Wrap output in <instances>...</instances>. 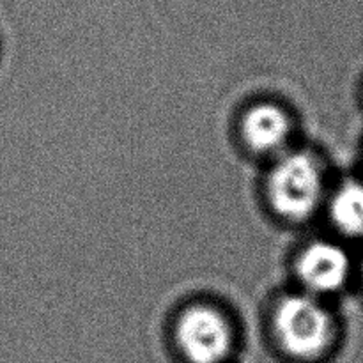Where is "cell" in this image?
Here are the masks:
<instances>
[{"mask_svg":"<svg viewBox=\"0 0 363 363\" xmlns=\"http://www.w3.org/2000/svg\"><path fill=\"white\" fill-rule=\"evenodd\" d=\"M273 328L282 351L293 360L315 362L332 346V318L311 296L296 294L280 301Z\"/></svg>","mask_w":363,"mask_h":363,"instance_id":"cell-1","label":"cell"},{"mask_svg":"<svg viewBox=\"0 0 363 363\" xmlns=\"http://www.w3.org/2000/svg\"><path fill=\"white\" fill-rule=\"evenodd\" d=\"M176 342L188 363H223L233 350V330L220 311L194 305L177 319Z\"/></svg>","mask_w":363,"mask_h":363,"instance_id":"cell-3","label":"cell"},{"mask_svg":"<svg viewBox=\"0 0 363 363\" xmlns=\"http://www.w3.org/2000/svg\"><path fill=\"white\" fill-rule=\"evenodd\" d=\"M268 195L273 209L287 220L311 216L323 197V172L307 152H291L269 174Z\"/></svg>","mask_w":363,"mask_h":363,"instance_id":"cell-2","label":"cell"},{"mask_svg":"<svg viewBox=\"0 0 363 363\" xmlns=\"http://www.w3.org/2000/svg\"><path fill=\"white\" fill-rule=\"evenodd\" d=\"M333 223L347 236H363V184L347 183L330 206Z\"/></svg>","mask_w":363,"mask_h":363,"instance_id":"cell-6","label":"cell"},{"mask_svg":"<svg viewBox=\"0 0 363 363\" xmlns=\"http://www.w3.org/2000/svg\"><path fill=\"white\" fill-rule=\"evenodd\" d=\"M243 137L257 152H273L284 147L291 133V121L280 106L262 103L243 117Z\"/></svg>","mask_w":363,"mask_h":363,"instance_id":"cell-5","label":"cell"},{"mask_svg":"<svg viewBox=\"0 0 363 363\" xmlns=\"http://www.w3.org/2000/svg\"><path fill=\"white\" fill-rule=\"evenodd\" d=\"M350 275V259L339 245H311L298 261V277L312 293H333L344 286Z\"/></svg>","mask_w":363,"mask_h":363,"instance_id":"cell-4","label":"cell"}]
</instances>
